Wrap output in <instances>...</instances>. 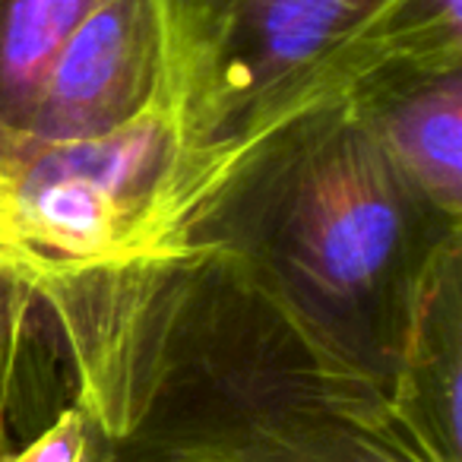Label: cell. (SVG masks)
<instances>
[{"label":"cell","instance_id":"obj_1","mask_svg":"<svg viewBox=\"0 0 462 462\" xmlns=\"http://www.w3.org/2000/svg\"><path fill=\"white\" fill-rule=\"evenodd\" d=\"M245 149H193L165 98L130 130L48 143L0 121V430L64 409L121 437L174 348L212 251L197 222Z\"/></svg>","mask_w":462,"mask_h":462},{"label":"cell","instance_id":"obj_2","mask_svg":"<svg viewBox=\"0 0 462 462\" xmlns=\"http://www.w3.org/2000/svg\"><path fill=\"white\" fill-rule=\"evenodd\" d=\"M193 235L390 396L424 282L462 222L411 190L339 96L247 146Z\"/></svg>","mask_w":462,"mask_h":462},{"label":"cell","instance_id":"obj_3","mask_svg":"<svg viewBox=\"0 0 462 462\" xmlns=\"http://www.w3.org/2000/svg\"><path fill=\"white\" fill-rule=\"evenodd\" d=\"M86 462H437L386 396L225 251L193 282L136 421Z\"/></svg>","mask_w":462,"mask_h":462},{"label":"cell","instance_id":"obj_4","mask_svg":"<svg viewBox=\"0 0 462 462\" xmlns=\"http://www.w3.org/2000/svg\"><path fill=\"white\" fill-rule=\"evenodd\" d=\"M399 0H159L165 89L193 149H247L383 60Z\"/></svg>","mask_w":462,"mask_h":462},{"label":"cell","instance_id":"obj_5","mask_svg":"<svg viewBox=\"0 0 462 462\" xmlns=\"http://www.w3.org/2000/svg\"><path fill=\"white\" fill-rule=\"evenodd\" d=\"M162 98L159 0H102L48 70L26 130L48 143L111 140Z\"/></svg>","mask_w":462,"mask_h":462},{"label":"cell","instance_id":"obj_6","mask_svg":"<svg viewBox=\"0 0 462 462\" xmlns=\"http://www.w3.org/2000/svg\"><path fill=\"white\" fill-rule=\"evenodd\" d=\"M346 98L411 190L462 222V64L380 60Z\"/></svg>","mask_w":462,"mask_h":462},{"label":"cell","instance_id":"obj_7","mask_svg":"<svg viewBox=\"0 0 462 462\" xmlns=\"http://www.w3.org/2000/svg\"><path fill=\"white\" fill-rule=\"evenodd\" d=\"M386 399L437 462H462V238L424 282Z\"/></svg>","mask_w":462,"mask_h":462},{"label":"cell","instance_id":"obj_8","mask_svg":"<svg viewBox=\"0 0 462 462\" xmlns=\"http://www.w3.org/2000/svg\"><path fill=\"white\" fill-rule=\"evenodd\" d=\"M102 0H0V121L26 130L48 70Z\"/></svg>","mask_w":462,"mask_h":462},{"label":"cell","instance_id":"obj_9","mask_svg":"<svg viewBox=\"0 0 462 462\" xmlns=\"http://www.w3.org/2000/svg\"><path fill=\"white\" fill-rule=\"evenodd\" d=\"M383 60L462 64V0H399L383 35Z\"/></svg>","mask_w":462,"mask_h":462},{"label":"cell","instance_id":"obj_10","mask_svg":"<svg viewBox=\"0 0 462 462\" xmlns=\"http://www.w3.org/2000/svg\"><path fill=\"white\" fill-rule=\"evenodd\" d=\"M92 447V421L83 409L70 405L35 437L10 449L0 462H86Z\"/></svg>","mask_w":462,"mask_h":462},{"label":"cell","instance_id":"obj_11","mask_svg":"<svg viewBox=\"0 0 462 462\" xmlns=\"http://www.w3.org/2000/svg\"><path fill=\"white\" fill-rule=\"evenodd\" d=\"M10 453V447H7V437H4V430H0V459Z\"/></svg>","mask_w":462,"mask_h":462}]
</instances>
